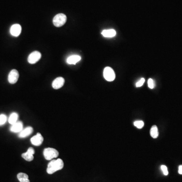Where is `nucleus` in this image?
<instances>
[{
  "instance_id": "22",
  "label": "nucleus",
  "mask_w": 182,
  "mask_h": 182,
  "mask_svg": "<svg viewBox=\"0 0 182 182\" xmlns=\"http://www.w3.org/2000/svg\"><path fill=\"white\" fill-rule=\"evenodd\" d=\"M145 81V79H144V78H142V79H141L140 80H139V82L137 83V87H140L142 86L144 83Z\"/></svg>"
},
{
  "instance_id": "21",
  "label": "nucleus",
  "mask_w": 182,
  "mask_h": 182,
  "mask_svg": "<svg viewBox=\"0 0 182 182\" xmlns=\"http://www.w3.org/2000/svg\"><path fill=\"white\" fill-rule=\"evenodd\" d=\"M161 169L162 172H164V174L165 176L168 175V168H167V167L165 165H161Z\"/></svg>"
},
{
  "instance_id": "17",
  "label": "nucleus",
  "mask_w": 182,
  "mask_h": 182,
  "mask_svg": "<svg viewBox=\"0 0 182 182\" xmlns=\"http://www.w3.org/2000/svg\"><path fill=\"white\" fill-rule=\"evenodd\" d=\"M151 136L153 138H157L158 136L159 133H158V128L156 126L154 125L152 126L150 130Z\"/></svg>"
},
{
  "instance_id": "19",
  "label": "nucleus",
  "mask_w": 182,
  "mask_h": 182,
  "mask_svg": "<svg viewBox=\"0 0 182 182\" xmlns=\"http://www.w3.org/2000/svg\"><path fill=\"white\" fill-rule=\"evenodd\" d=\"M7 116L5 114L0 115V126L4 125L7 121Z\"/></svg>"
},
{
  "instance_id": "9",
  "label": "nucleus",
  "mask_w": 182,
  "mask_h": 182,
  "mask_svg": "<svg viewBox=\"0 0 182 182\" xmlns=\"http://www.w3.org/2000/svg\"><path fill=\"white\" fill-rule=\"evenodd\" d=\"M64 83V79L62 77H58L53 80L52 84V87L56 90L60 89L61 87L63 86Z\"/></svg>"
},
{
  "instance_id": "13",
  "label": "nucleus",
  "mask_w": 182,
  "mask_h": 182,
  "mask_svg": "<svg viewBox=\"0 0 182 182\" xmlns=\"http://www.w3.org/2000/svg\"><path fill=\"white\" fill-rule=\"evenodd\" d=\"M81 60V57L77 55H73L69 56L67 59V63L69 64H76Z\"/></svg>"
},
{
  "instance_id": "3",
  "label": "nucleus",
  "mask_w": 182,
  "mask_h": 182,
  "mask_svg": "<svg viewBox=\"0 0 182 182\" xmlns=\"http://www.w3.org/2000/svg\"><path fill=\"white\" fill-rule=\"evenodd\" d=\"M66 15L62 13H60L55 16L53 20V24L56 27H61L66 23Z\"/></svg>"
},
{
  "instance_id": "6",
  "label": "nucleus",
  "mask_w": 182,
  "mask_h": 182,
  "mask_svg": "<svg viewBox=\"0 0 182 182\" xmlns=\"http://www.w3.org/2000/svg\"><path fill=\"white\" fill-rule=\"evenodd\" d=\"M19 76V75L17 70L16 69H13L9 73L8 78V82L11 84H14L17 82Z\"/></svg>"
},
{
  "instance_id": "14",
  "label": "nucleus",
  "mask_w": 182,
  "mask_h": 182,
  "mask_svg": "<svg viewBox=\"0 0 182 182\" xmlns=\"http://www.w3.org/2000/svg\"><path fill=\"white\" fill-rule=\"evenodd\" d=\"M102 35L106 37H114L116 35V32L114 29H106L102 31Z\"/></svg>"
},
{
  "instance_id": "5",
  "label": "nucleus",
  "mask_w": 182,
  "mask_h": 182,
  "mask_svg": "<svg viewBox=\"0 0 182 182\" xmlns=\"http://www.w3.org/2000/svg\"><path fill=\"white\" fill-rule=\"evenodd\" d=\"M41 53L39 51H34L29 55L27 60L30 64L37 63L41 58Z\"/></svg>"
},
{
  "instance_id": "11",
  "label": "nucleus",
  "mask_w": 182,
  "mask_h": 182,
  "mask_svg": "<svg viewBox=\"0 0 182 182\" xmlns=\"http://www.w3.org/2000/svg\"><path fill=\"white\" fill-rule=\"evenodd\" d=\"M33 128L31 126H28L23 129L19 134L18 136L19 138H26V137L29 136L31 135L33 132Z\"/></svg>"
},
{
  "instance_id": "10",
  "label": "nucleus",
  "mask_w": 182,
  "mask_h": 182,
  "mask_svg": "<svg viewBox=\"0 0 182 182\" xmlns=\"http://www.w3.org/2000/svg\"><path fill=\"white\" fill-rule=\"evenodd\" d=\"M21 32V26L18 24L13 25L10 29V33L14 37L19 36Z\"/></svg>"
},
{
  "instance_id": "7",
  "label": "nucleus",
  "mask_w": 182,
  "mask_h": 182,
  "mask_svg": "<svg viewBox=\"0 0 182 182\" xmlns=\"http://www.w3.org/2000/svg\"><path fill=\"white\" fill-rule=\"evenodd\" d=\"M35 150L33 148L29 147L25 153L22 154V157L27 161H33L34 158L33 154H35Z\"/></svg>"
},
{
  "instance_id": "1",
  "label": "nucleus",
  "mask_w": 182,
  "mask_h": 182,
  "mask_svg": "<svg viewBox=\"0 0 182 182\" xmlns=\"http://www.w3.org/2000/svg\"><path fill=\"white\" fill-rule=\"evenodd\" d=\"M64 166V163L61 159L58 158L57 160H52L48 165L47 172L51 175L57 171L62 169Z\"/></svg>"
},
{
  "instance_id": "15",
  "label": "nucleus",
  "mask_w": 182,
  "mask_h": 182,
  "mask_svg": "<svg viewBox=\"0 0 182 182\" xmlns=\"http://www.w3.org/2000/svg\"><path fill=\"white\" fill-rule=\"evenodd\" d=\"M17 179L20 182H30L29 179V176L26 173L20 172L18 173Z\"/></svg>"
},
{
  "instance_id": "12",
  "label": "nucleus",
  "mask_w": 182,
  "mask_h": 182,
  "mask_svg": "<svg viewBox=\"0 0 182 182\" xmlns=\"http://www.w3.org/2000/svg\"><path fill=\"white\" fill-rule=\"evenodd\" d=\"M23 130V123L21 122H17L12 125L10 128V131L13 133H20Z\"/></svg>"
},
{
  "instance_id": "4",
  "label": "nucleus",
  "mask_w": 182,
  "mask_h": 182,
  "mask_svg": "<svg viewBox=\"0 0 182 182\" xmlns=\"http://www.w3.org/2000/svg\"><path fill=\"white\" fill-rule=\"evenodd\" d=\"M103 76L105 79L108 82L113 81L115 78L114 72L110 67H106L105 68L103 71Z\"/></svg>"
},
{
  "instance_id": "20",
  "label": "nucleus",
  "mask_w": 182,
  "mask_h": 182,
  "mask_svg": "<svg viewBox=\"0 0 182 182\" xmlns=\"http://www.w3.org/2000/svg\"><path fill=\"white\" fill-rule=\"evenodd\" d=\"M148 87L150 89H153L154 87V83L152 79H149L148 81Z\"/></svg>"
},
{
  "instance_id": "16",
  "label": "nucleus",
  "mask_w": 182,
  "mask_h": 182,
  "mask_svg": "<svg viewBox=\"0 0 182 182\" xmlns=\"http://www.w3.org/2000/svg\"><path fill=\"white\" fill-rule=\"evenodd\" d=\"M18 118V115L17 113L15 112L12 113L9 116V119H8L9 123L12 125L16 123V122H17Z\"/></svg>"
},
{
  "instance_id": "18",
  "label": "nucleus",
  "mask_w": 182,
  "mask_h": 182,
  "mask_svg": "<svg viewBox=\"0 0 182 182\" xmlns=\"http://www.w3.org/2000/svg\"><path fill=\"white\" fill-rule=\"evenodd\" d=\"M134 126H135L136 128L139 129H142V128L143 127L144 125V122H143V121H136V122H134Z\"/></svg>"
},
{
  "instance_id": "23",
  "label": "nucleus",
  "mask_w": 182,
  "mask_h": 182,
  "mask_svg": "<svg viewBox=\"0 0 182 182\" xmlns=\"http://www.w3.org/2000/svg\"><path fill=\"white\" fill-rule=\"evenodd\" d=\"M178 172H179V174H180V175H182V165H180L179 167V171H178Z\"/></svg>"
},
{
  "instance_id": "2",
  "label": "nucleus",
  "mask_w": 182,
  "mask_h": 182,
  "mask_svg": "<svg viewBox=\"0 0 182 182\" xmlns=\"http://www.w3.org/2000/svg\"><path fill=\"white\" fill-rule=\"evenodd\" d=\"M44 156L48 161L52 160L53 158L57 157L59 152L56 149L52 148H47L44 150Z\"/></svg>"
},
{
  "instance_id": "8",
  "label": "nucleus",
  "mask_w": 182,
  "mask_h": 182,
  "mask_svg": "<svg viewBox=\"0 0 182 182\" xmlns=\"http://www.w3.org/2000/svg\"><path fill=\"white\" fill-rule=\"evenodd\" d=\"M43 137L42 136V135L39 133H38L36 136L33 137L30 139V141H31L32 144L35 145V146H37L41 145L43 142Z\"/></svg>"
}]
</instances>
